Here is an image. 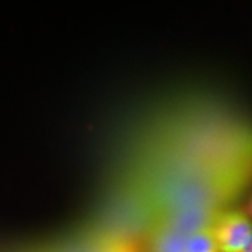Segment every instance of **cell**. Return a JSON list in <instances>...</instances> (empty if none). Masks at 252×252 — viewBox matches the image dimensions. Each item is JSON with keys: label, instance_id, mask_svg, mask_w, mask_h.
Returning <instances> with one entry per match:
<instances>
[{"label": "cell", "instance_id": "cell-1", "mask_svg": "<svg viewBox=\"0 0 252 252\" xmlns=\"http://www.w3.org/2000/svg\"><path fill=\"white\" fill-rule=\"evenodd\" d=\"M210 230L220 252H243L252 234V223L240 210H228L215 217Z\"/></svg>", "mask_w": 252, "mask_h": 252}, {"label": "cell", "instance_id": "cell-2", "mask_svg": "<svg viewBox=\"0 0 252 252\" xmlns=\"http://www.w3.org/2000/svg\"><path fill=\"white\" fill-rule=\"evenodd\" d=\"M189 235L167 224L154 235L153 252H185V241Z\"/></svg>", "mask_w": 252, "mask_h": 252}, {"label": "cell", "instance_id": "cell-3", "mask_svg": "<svg viewBox=\"0 0 252 252\" xmlns=\"http://www.w3.org/2000/svg\"><path fill=\"white\" fill-rule=\"evenodd\" d=\"M185 252H220L210 227L192 233L185 241Z\"/></svg>", "mask_w": 252, "mask_h": 252}, {"label": "cell", "instance_id": "cell-4", "mask_svg": "<svg viewBox=\"0 0 252 252\" xmlns=\"http://www.w3.org/2000/svg\"><path fill=\"white\" fill-rule=\"evenodd\" d=\"M107 252H135L132 248L126 247V245H117V247H112L109 248Z\"/></svg>", "mask_w": 252, "mask_h": 252}, {"label": "cell", "instance_id": "cell-5", "mask_svg": "<svg viewBox=\"0 0 252 252\" xmlns=\"http://www.w3.org/2000/svg\"><path fill=\"white\" fill-rule=\"evenodd\" d=\"M243 252H252V234L250 237V240H248V243L245 245V248H244Z\"/></svg>", "mask_w": 252, "mask_h": 252}, {"label": "cell", "instance_id": "cell-6", "mask_svg": "<svg viewBox=\"0 0 252 252\" xmlns=\"http://www.w3.org/2000/svg\"><path fill=\"white\" fill-rule=\"evenodd\" d=\"M250 212H251V216H252V200H251V205H250Z\"/></svg>", "mask_w": 252, "mask_h": 252}]
</instances>
